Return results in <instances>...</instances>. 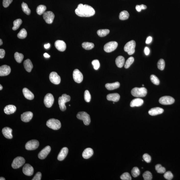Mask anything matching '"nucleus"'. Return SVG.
I'll list each match as a JSON object with an SVG mask.
<instances>
[{"mask_svg": "<svg viewBox=\"0 0 180 180\" xmlns=\"http://www.w3.org/2000/svg\"><path fill=\"white\" fill-rule=\"evenodd\" d=\"M54 45L56 49L60 52H64L66 50V44L63 40H56L54 43Z\"/></svg>", "mask_w": 180, "mask_h": 180, "instance_id": "f3484780", "label": "nucleus"}, {"mask_svg": "<svg viewBox=\"0 0 180 180\" xmlns=\"http://www.w3.org/2000/svg\"><path fill=\"white\" fill-rule=\"evenodd\" d=\"M136 43L134 40L129 41L124 46V51L127 52L129 55H131L135 52Z\"/></svg>", "mask_w": 180, "mask_h": 180, "instance_id": "39448f33", "label": "nucleus"}, {"mask_svg": "<svg viewBox=\"0 0 180 180\" xmlns=\"http://www.w3.org/2000/svg\"><path fill=\"white\" fill-rule=\"evenodd\" d=\"M164 177L165 178L168 180H171L173 178V176L172 172L170 171H168L164 173Z\"/></svg>", "mask_w": 180, "mask_h": 180, "instance_id": "de8ad7c7", "label": "nucleus"}, {"mask_svg": "<svg viewBox=\"0 0 180 180\" xmlns=\"http://www.w3.org/2000/svg\"><path fill=\"white\" fill-rule=\"evenodd\" d=\"M16 108L15 106L13 105H9L6 106L4 108V111L7 114H10L14 113L16 112Z\"/></svg>", "mask_w": 180, "mask_h": 180, "instance_id": "b1692460", "label": "nucleus"}, {"mask_svg": "<svg viewBox=\"0 0 180 180\" xmlns=\"http://www.w3.org/2000/svg\"><path fill=\"white\" fill-rule=\"evenodd\" d=\"M24 67L27 72H30L33 68V65L31 61L29 59H27L24 61L23 63Z\"/></svg>", "mask_w": 180, "mask_h": 180, "instance_id": "cd10ccee", "label": "nucleus"}, {"mask_svg": "<svg viewBox=\"0 0 180 180\" xmlns=\"http://www.w3.org/2000/svg\"><path fill=\"white\" fill-rule=\"evenodd\" d=\"M46 124L49 128L54 130L59 129L61 127V124L60 121L54 118H51L48 120L46 122Z\"/></svg>", "mask_w": 180, "mask_h": 180, "instance_id": "20e7f679", "label": "nucleus"}, {"mask_svg": "<svg viewBox=\"0 0 180 180\" xmlns=\"http://www.w3.org/2000/svg\"><path fill=\"white\" fill-rule=\"evenodd\" d=\"M143 177L145 180H151L152 179V175L151 172L147 171L143 174Z\"/></svg>", "mask_w": 180, "mask_h": 180, "instance_id": "ea45409f", "label": "nucleus"}, {"mask_svg": "<svg viewBox=\"0 0 180 180\" xmlns=\"http://www.w3.org/2000/svg\"><path fill=\"white\" fill-rule=\"evenodd\" d=\"M68 148L66 147H64L62 148L58 155V160L59 161L64 160L67 156L68 153Z\"/></svg>", "mask_w": 180, "mask_h": 180, "instance_id": "412c9836", "label": "nucleus"}, {"mask_svg": "<svg viewBox=\"0 0 180 180\" xmlns=\"http://www.w3.org/2000/svg\"><path fill=\"white\" fill-rule=\"evenodd\" d=\"M110 32V30L108 29H100L97 31V34L99 37H103L107 35Z\"/></svg>", "mask_w": 180, "mask_h": 180, "instance_id": "72a5a7b5", "label": "nucleus"}, {"mask_svg": "<svg viewBox=\"0 0 180 180\" xmlns=\"http://www.w3.org/2000/svg\"><path fill=\"white\" fill-rule=\"evenodd\" d=\"M33 116V114L32 112H24L21 116V121L25 123L29 122Z\"/></svg>", "mask_w": 180, "mask_h": 180, "instance_id": "6ab92c4d", "label": "nucleus"}, {"mask_svg": "<svg viewBox=\"0 0 180 180\" xmlns=\"http://www.w3.org/2000/svg\"><path fill=\"white\" fill-rule=\"evenodd\" d=\"M44 57H45L46 58H49L50 57V55H49V54H47V53H44Z\"/></svg>", "mask_w": 180, "mask_h": 180, "instance_id": "052dcab7", "label": "nucleus"}, {"mask_svg": "<svg viewBox=\"0 0 180 180\" xmlns=\"http://www.w3.org/2000/svg\"><path fill=\"white\" fill-rule=\"evenodd\" d=\"M134 61V58L133 57H130L129 58L124 64L125 68L126 69L128 68L130 66V65L133 64Z\"/></svg>", "mask_w": 180, "mask_h": 180, "instance_id": "a19ab883", "label": "nucleus"}, {"mask_svg": "<svg viewBox=\"0 0 180 180\" xmlns=\"http://www.w3.org/2000/svg\"><path fill=\"white\" fill-rule=\"evenodd\" d=\"M117 46L118 43L116 41H111L105 45L104 50L105 52L109 53L116 50Z\"/></svg>", "mask_w": 180, "mask_h": 180, "instance_id": "6e6552de", "label": "nucleus"}, {"mask_svg": "<svg viewBox=\"0 0 180 180\" xmlns=\"http://www.w3.org/2000/svg\"><path fill=\"white\" fill-rule=\"evenodd\" d=\"M70 96L64 94L62 95V97H59L58 98V102L59 105L60 110L62 111H64L66 110V107L65 103L69 102L70 100Z\"/></svg>", "mask_w": 180, "mask_h": 180, "instance_id": "f03ea898", "label": "nucleus"}, {"mask_svg": "<svg viewBox=\"0 0 180 180\" xmlns=\"http://www.w3.org/2000/svg\"><path fill=\"white\" fill-rule=\"evenodd\" d=\"M131 94L134 97H144L147 95V90L144 87L142 88H135L132 89Z\"/></svg>", "mask_w": 180, "mask_h": 180, "instance_id": "7ed1b4c3", "label": "nucleus"}, {"mask_svg": "<svg viewBox=\"0 0 180 180\" xmlns=\"http://www.w3.org/2000/svg\"><path fill=\"white\" fill-rule=\"evenodd\" d=\"M13 130L11 128L8 127H5L2 130V133L4 137L7 139H12L13 137L12 135Z\"/></svg>", "mask_w": 180, "mask_h": 180, "instance_id": "4be33fe9", "label": "nucleus"}, {"mask_svg": "<svg viewBox=\"0 0 180 180\" xmlns=\"http://www.w3.org/2000/svg\"><path fill=\"white\" fill-rule=\"evenodd\" d=\"M129 15L127 11L124 10L121 12L119 15V18L121 20H125L128 19Z\"/></svg>", "mask_w": 180, "mask_h": 180, "instance_id": "7c9ffc66", "label": "nucleus"}, {"mask_svg": "<svg viewBox=\"0 0 180 180\" xmlns=\"http://www.w3.org/2000/svg\"><path fill=\"white\" fill-rule=\"evenodd\" d=\"M164 112V110L162 108L157 107L152 108L148 111V113L151 116H155L159 114H162Z\"/></svg>", "mask_w": 180, "mask_h": 180, "instance_id": "aec40b11", "label": "nucleus"}, {"mask_svg": "<svg viewBox=\"0 0 180 180\" xmlns=\"http://www.w3.org/2000/svg\"><path fill=\"white\" fill-rule=\"evenodd\" d=\"M51 151V148L50 146H47L42 149L38 154V157L41 160L45 159Z\"/></svg>", "mask_w": 180, "mask_h": 180, "instance_id": "2eb2a0df", "label": "nucleus"}, {"mask_svg": "<svg viewBox=\"0 0 180 180\" xmlns=\"http://www.w3.org/2000/svg\"><path fill=\"white\" fill-rule=\"evenodd\" d=\"M54 102V97L51 93H47L45 97L44 103L46 107L47 108L51 107Z\"/></svg>", "mask_w": 180, "mask_h": 180, "instance_id": "9d476101", "label": "nucleus"}, {"mask_svg": "<svg viewBox=\"0 0 180 180\" xmlns=\"http://www.w3.org/2000/svg\"><path fill=\"white\" fill-rule=\"evenodd\" d=\"M50 43H48L47 44H45L44 45V47L46 49H48L50 48Z\"/></svg>", "mask_w": 180, "mask_h": 180, "instance_id": "bf43d9fd", "label": "nucleus"}, {"mask_svg": "<svg viewBox=\"0 0 180 180\" xmlns=\"http://www.w3.org/2000/svg\"><path fill=\"white\" fill-rule=\"evenodd\" d=\"M3 44V41H2V39H0V45H2V44Z\"/></svg>", "mask_w": 180, "mask_h": 180, "instance_id": "680f3d73", "label": "nucleus"}, {"mask_svg": "<svg viewBox=\"0 0 180 180\" xmlns=\"http://www.w3.org/2000/svg\"><path fill=\"white\" fill-rule=\"evenodd\" d=\"M46 9V7L45 5H40L37 7L36 11L38 15H41L44 14Z\"/></svg>", "mask_w": 180, "mask_h": 180, "instance_id": "473e14b6", "label": "nucleus"}, {"mask_svg": "<svg viewBox=\"0 0 180 180\" xmlns=\"http://www.w3.org/2000/svg\"><path fill=\"white\" fill-rule=\"evenodd\" d=\"M140 6L141 9H145L147 8V6L146 5H144V4H141V5H140Z\"/></svg>", "mask_w": 180, "mask_h": 180, "instance_id": "13d9d810", "label": "nucleus"}, {"mask_svg": "<svg viewBox=\"0 0 180 180\" xmlns=\"http://www.w3.org/2000/svg\"><path fill=\"white\" fill-rule=\"evenodd\" d=\"M22 10L24 13L27 15H29L31 13V10L30 9L28 8V5L27 4L23 2L21 5Z\"/></svg>", "mask_w": 180, "mask_h": 180, "instance_id": "e433bc0d", "label": "nucleus"}, {"mask_svg": "<svg viewBox=\"0 0 180 180\" xmlns=\"http://www.w3.org/2000/svg\"><path fill=\"white\" fill-rule=\"evenodd\" d=\"M92 64L93 65L94 68L95 70H98L100 67V63L99 60H93L92 61Z\"/></svg>", "mask_w": 180, "mask_h": 180, "instance_id": "09e8293b", "label": "nucleus"}, {"mask_svg": "<svg viewBox=\"0 0 180 180\" xmlns=\"http://www.w3.org/2000/svg\"><path fill=\"white\" fill-rule=\"evenodd\" d=\"M136 10L138 12H140L141 10V8L140 5H137L136 7Z\"/></svg>", "mask_w": 180, "mask_h": 180, "instance_id": "4d7b16f0", "label": "nucleus"}, {"mask_svg": "<svg viewBox=\"0 0 180 180\" xmlns=\"http://www.w3.org/2000/svg\"><path fill=\"white\" fill-rule=\"evenodd\" d=\"M144 52H145V54L146 55H149V53H150V50H149V48L147 47H145V50H144Z\"/></svg>", "mask_w": 180, "mask_h": 180, "instance_id": "5fc2aeb1", "label": "nucleus"}, {"mask_svg": "<svg viewBox=\"0 0 180 180\" xmlns=\"http://www.w3.org/2000/svg\"><path fill=\"white\" fill-rule=\"evenodd\" d=\"M121 179L123 180H131V177L128 172H125L123 173L120 177Z\"/></svg>", "mask_w": 180, "mask_h": 180, "instance_id": "49530a36", "label": "nucleus"}, {"mask_svg": "<svg viewBox=\"0 0 180 180\" xmlns=\"http://www.w3.org/2000/svg\"><path fill=\"white\" fill-rule=\"evenodd\" d=\"M143 159L147 163H150L151 161V157L147 153L143 155Z\"/></svg>", "mask_w": 180, "mask_h": 180, "instance_id": "8fccbe9b", "label": "nucleus"}, {"mask_svg": "<svg viewBox=\"0 0 180 180\" xmlns=\"http://www.w3.org/2000/svg\"><path fill=\"white\" fill-rule=\"evenodd\" d=\"M41 173L40 172H38L34 175L32 180H40L41 179Z\"/></svg>", "mask_w": 180, "mask_h": 180, "instance_id": "603ef678", "label": "nucleus"}, {"mask_svg": "<svg viewBox=\"0 0 180 180\" xmlns=\"http://www.w3.org/2000/svg\"><path fill=\"white\" fill-rule=\"evenodd\" d=\"M3 89V86H2V85H0V90H2Z\"/></svg>", "mask_w": 180, "mask_h": 180, "instance_id": "0e129e2a", "label": "nucleus"}, {"mask_svg": "<svg viewBox=\"0 0 180 180\" xmlns=\"http://www.w3.org/2000/svg\"><path fill=\"white\" fill-rule=\"evenodd\" d=\"M17 37L20 39H24L27 37V31L24 28L21 29L17 34Z\"/></svg>", "mask_w": 180, "mask_h": 180, "instance_id": "4c0bfd02", "label": "nucleus"}, {"mask_svg": "<svg viewBox=\"0 0 180 180\" xmlns=\"http://www.w3.org/2000/svg\"><path fill=\"white\" fill-rule=\"evenodd\" d=\"M73 77L74 80L77 83H80L83 79V76L82 74L78 69H76L74 71Z\"/></svg>", "mask_w": 180, "mask_h": 180, "instance_id": "4468645a", "label": "nucleus"}, {"mask_svg": "<svg viewBox=\"0 0 180 180\" xmlns=\"http://www.w3.org/2000/svg\"><path fill=\"white\" fill-rule=\"evenodd\" d=\"M23 93L25 98L28 100H32L34 98V95L31 91L27 88H24L22 90Z\"/></svg>", "mask_w": 180, "mask_h": 180, "instance_id": "5701e85b", "label": "nucleus"}, {"mask_svg": "<svg viewBox=\"0 0 180 180\" xmlns=\"http://www.w3.org/2000/svg\"><path fill=\"white\" fill-rule=\"evenodd\" d=\"M140 174V171L139 169L136 167L133 168L131 171L132 176L134 177H136L139 176Z\"/></svg>", "mask_w": 180, "mask_h": 180, "instance_id": "79ce46f5", "label": "nucleus"}, {"mask_svg": "<svg viewBox=\"0 0 180 180\" xmlns=\"http://www.w3.org/2000/svg\"><path fill=\"white\" fill-rule=\"evenodd\" d=\"M22 23V20L21 19H18L14 21L13 22L14 27L13 28V30H17L20 27Z\"/></svg>", "mask_w": 180, "mask_h": 180, "instance_id": "c9c22d12", "label": "nucleus"}, {"mask_svg": "<svg viewBox=\"0 0 180 180\" xmlns=\"http://www.w3.org/2000/svg\"><path fill=\"white\" fill-rule=\"evenodd\" d=\"M125 63V59L124 57L119 56L117 57L115 60V64L119 68H122L124 66Z\"/></svg>", "mask_w": 180, "mask_h": 180, "instance_id": "c756f323", "label": "nucleus"}, {"mask_svg": "<svg viewBox=\"0 0 180 180\" xmlns=\"http://www.w3.org/2000/svg\"><path fill=\"white\" fill-rule=\"evenodd\" d=\"M155 169L157 172L159 173H164L165 172V168L162 166L160 164L156 165L155 166Z\"/></svg>", "mask_w": 180, "mask_h": 180, "instance_id": "58836bf2", "label": "nucleus"}, {"mask_svg": "<svg viewBox=\"0 0 180 180\" xmlns=\"http://www.w3.org/2000/svg\"><path fill=\"white\" fill-rule=\"evenodd\" d=\"M120 98L119 95L117 93L110 94H108L106 97L107 100L115 102L118 101L119 100Z\"/></svg>", "mask_w": 180, "mask_h": 180, "instance_id": "393cba45", "label": "nucleus"}, {"mask_svg": "<svg viewBox=\"0 0 180 180\" xmlns=\"http://www.w3.org/2000/svg\"><path fill=\"white\" fill-rule=\"evenodd\" d=\"M150 79L152 83L156 85H159L160 83V80L155 76L151 75L150 76Z\"/></svg>", "mask_w": 180, "mask_h": 180, "instance_id": "c03bdc74", "label": "nucleus"}, {"mask_svg": "<svg viewBox=\"0 0 180 180\" xmlns=\"http://www.w3.org/2000/svg\"><path fill=\"white\" fill-rule=\"evenodd\" d=\"M120 86L119 83L118 82L113 83H108L106 84L105 88L108 90H111L117 89L119 88Z\"/></svg>", "mask_w": 180, "mask_h": 180, "instance_id": "c85d7f7f", "label": "nucleus"}, {"mask_svg": "<svg viewBox=\"0 0 180 180\" xmlns=\"http://www.w3.org/2000/svg\"><path fill=\"white\" fill-rule=\"evenodd\" d=\"M75 13L80 17H89L94 16L95 12L94 8L90 5L80 4L75 10Z\"/></svg>", "mask_w": 180, "mask_h": 180, "instance_id": "f257e3e1", "label": "nucleus"}, {"mask_svg": "<svg viewBox=\"0 0 180 180\" xmlns=\"http://www.w3.org/2000/svg\"><path fill=\"white\" fill-rule=\"evenodd\" d=\"M78 119L82 120L85 125H89L91 122L90 116L86 112H78L76 115Z\"/></svg>", "mask_w": 180, "mask_h": 180, "instance_id": "423d86ee", "label": "nucleus"}, {"mask_svg": "<svg viewBox=\"0 0 180 180\" xmlns=\"http://www.w3.org/2000/svg\"><path fill=\"white\" fill-rule=\"evenodd\" d=\"M159 101L160 104L164 105H167L173 104L175 101V100L173 98L170 96H165L160 98L159 99Z\"/></svg>", "mask_w": 180, "mask_h": 180, "instance_id": "9b49d317", "label": "nucleus"}, {"mask_svg": "<svg viewBox=\"0 0 180 180\" xmlns=\"http://www.w3.org/2000/svg\"><path fill=\"white\" fill-rule=\"evenodd\" d=\"M152 40V38L151 37H148V38H147V40L146 41V43L147 44H149L151 43V41Z\"/></svg>", "mask_w": 180, "mask_h": 180, "instance_id": "6e6d98bb", "label": "nucleus"}, {"mask_svg": "<svg viewBox=\"0 0 180 180\" xmlns=\"http://www.w3.org/2000/svg\"><path fill=\"white\" fill-rule=\"evenodd\" d=\"M54 15L52 12H45L43 14V18L45 22L48 24H52L54 18Z\"/></svg>", "mask_w": 180, "mask_h": 180, "instance_id": "f8f14e48", "label": "nucleus"}, {"mask_svg": "<svg viewBox=\"0 0 180 180\" xmlns=\"http://www.w3.org/2000/svg\"><path fill=\"white\" fill-rule=\"evenodd\" d=\"M22 172L24 174L27 176H31L33 173V168L30 165L26 164L24 166L23 168Z\"/></svg>", "mask_w": 180, "mask_h": 180, "instance_id": "dca6fc26", "label": "nucleus"}, {"mask_svg": "<svg viewBox=\"0 0 180 180\" xmlns=\"http://www.w3.org/2000/svg\"><path fill=\"white\" fill-rule=\"evenodd\" d=\"M82 47L85 50H91L94 47V44L93 43L89 42H84L82 44Z\"/></svg>", "mask_w": 180, "mask_h": 180, "instance_id": "2f4dec72", "label": "nucleus"}, {"mask_svg": "<svg viewBox=\"0 0 180 180\" xmlns=\"http://www.w3.org/2000/svg\"><path fill=\"white\" fill-rule=\"evenodd\" d=\"M13 0H3V5L5 8L7 7L12 3Z\"/></svg>", "mask_w": 180, "mask_h": 180, "instance_id": "3c124183", "label": "nucleus"}, {"mask_svg": "<svg viewBox=\"0 0 180 180\" xmlns=\"http://www.w3.org/2000/svg\"><path fill=\"white\" fill-rule=\"evenodd\" d=\"M91 96L90 93L88 90H86L84 93V99L87 102H90L91 100Z\"/></svg>", "mask_w": 180, "mask_h": 180, "instance_id": "a18cd8bd", "label": "nucleus"}, {"mask_svg": "<svg viewBox=\"0 0 180 180\" xmlns=\"http://www.w3.org/2000/svg\"><path fill=\"white\" fill-rule=\"evenodd\" d=\"M5 55V51L3 49H0V58H4Z\"/></svg>", "mask_w": 180, "mask_h": 180, "instance_id": "864d4df0", "label": "nucleus"}, {"mask_svg": "<svg viewBox=\"0 0 180 180\" xmlns=\"http://www.w3.org/2000/svg\"><path fill=\"white\" fill-rule=\"evenodd\" d=\"M39 142L38 140H32L29 141L26 143L25 148L27 150H35L39 147Z\"/></svg>", "mask_w": 180, "mask_h": 180, "instance_id": "1a4fd4ad", "label": "nucleus"}, {"mask_svg": "<svg viewBox=\"0 0 180 180\" xmlns=\"http://www.w3.org/2000/svg\"><path fill=\"white\" fill-rule=\"evenodd\" d=\"M143 100L139 98H136L132 100L130 103L131 107L141 106L143 103Z\"/></svg>", "mask_w": 180, "mask_h": 180, "instance_id": "a878e982", "label": "nucleus"}, {"mask_svg": "<svg viewBox=\"0 0 180 180\" xmlns=\"http://www.w3.org/2000/svg\"><path fill=\"white\" fill-rule=\"evenodd\" d=\"M49 78L51 82L55 85H58L61 82V77L56 72H52L49 76Z\"/></svg>", "mask_w": 180, "mask_h": 180, "instance_id": "ddd939ff", "label": "nucleus"}, {"mask_svg": "<svg viewBox=\"0 0 180 180\" xmlns=\"http://www.w3.org/2000/svg\"><path fill=\"white\" fill-rule=\"evenodd\" d=\"M11 68L7 65H3L0 67V76H7L10 73Z\"/></svg>", "mask_w": 180, "mask_h": 180, "instance_id": "a211bd4d", "label": "nucleus"}, {"mask_svg": "<svg viewBox=\"0 0 180 180\" xmlns=\"http://www.w3.org/2000/svg\"><path fill=\"white\" fill-rule=\"evenodd\" d=\"M144 86V85H142V86H143V87Z\"/></svg>", "mask_w": 180, "mask_h": 180, "instance_id": "69168bd1", "label": "nucleus"}, {"mask_svg": "<svg viewBox=\"0 0 180 180\" xmlns=\"http://www.w3.org/2000/svg\"><path fill=\"white\" fill-rule=\"evenodd\" d=\"M25 160L23 157H16L13 160L11 166L14 169H17L22 166L25 163Z\"/></svg>", "mask_w": 180, "mask_h": 180, "instance_id": "0eeeda50", "label": "nucleus"}, {"mask_svg": "<svg viewBox=\"0 0 180 180\" xmlns=\"http://www.w3.org/2000/svg\"><path fill=\"white\" fill-rule=\"evenodd\" d=\"M158 68L161 70H163L164 69L165 66V63L164 60L162 59H160L158 62Z\"/></svg>", "mask_w": 180, "mask_h": 180, "instance_id": "37998d69", "label": "nucleus"}, {"mask_svg": "<svg viewBox=\"0 0 180 180\" xmlns=\"http://www.w3.org/2000/svg\"><path fill=\"white\" fill-rule=\"evenodd\" d=\"M0 180H5V179L4 177H0Z\"/></svg>", "mask_w": 180, "mask_h": 180, "instance_id": "e2e57ef3", "label": "nucleus"}, {"mask_svg": "<svg viewBox=\"0 0 180 180\" xmlns=\"http://www.w3.org/2000/svg\"><path fill=\"white\" fill-rule=\"evenodd\" d=\"M14 57L16 62L18 63H21L24 58L23 54L18 52H16L15 53Z\"/></svg>", "mask_w": 180, "mask_h": 180, "instance_id": "f704fd0d", "label": "nucleus"}, {"mask_svg": "<svg viewBox=\"0 0 180 180\" xmlns=\"http://www.w3.org/2000/svg\"><path fill=\"white\" fill-rule=\"evenodd\" d=\"M93 154V151L92 148H88L85 149L82 153V157L85 159H88L92 157Z\"/></svg>", "mask_w": 180, "mask_h": 180, "instance_id": "bb28decb", "label": "nucleus"}]
</instances>
